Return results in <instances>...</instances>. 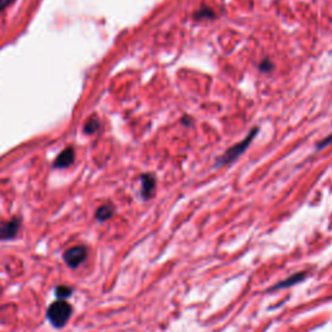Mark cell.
<instances>
[{
    "label": "cell",
    "mask_w": 332,
    "mask_h": 332,
    "mask_svg": "<svg viewBox=\"0 0 332 332\" xmlns=\"http://www.w3.org/2000/svg\"><path fill=\"white\" fill-rule=\"evenodd\" d=\"M73 293V289L70 288V287H66V285H60V287H57L56 288V295L60 299H66V297H69L70 295Z\"/></svg>",
    "instance_id": "10"
},
{
    "label": "cell",
    "mask_w": 332,
    "mask_h": 332,
    "mask_svg": "<svg viewBox=\"0 0 332 332\" xmlns=\"http://www.w3.org/2000/svg\"><path fill=\"white\" fill-rule=\"evenodd\" d=\"M195 17H196V18H205V17H210V18H212V17H214V13H213L210 9L203 8L200 12H197L196 15H195Z\"/></svg>",
    "instance_id": "11"
},
{
    "label": "cell",
    "mask_w": 332,
    "mask_h": 332,
    "mask_svg": "<svg viewBox=\"0 0 332 332\" xmlns=\"http://www.w3.org/2000/svg\"><path fill=\"white\" fill-rule=\"evenodd\" d=\"M74 157H76V152L73 147H68L65 148L63 152L56 157V160L53 162V168L56 169H65L69 168L70 165L74 162Z\"/></svg>",
    "instance_id": "5"
},
{
    "label": "cell",
    "mask_w": 332,
    "mask_h": 332,
    "mask_svg": "<svg viewBox=\"0 0 332 332\" xmlns=\"http://www.w3.org/2000/svg\"><path fill=\"white\" fill-rule=\"evenodd\" d=\"M272 68H274V65L268 60H265L264 63H261L260 65V69L262 72H270V70H272Z\"/></svg>",
    "instance_id": "12"
},
{
    "label": "cell",
    "mask_w": 332,
    "mask_h": 332,
    "mask_svg": "<svg viewBox=\"0 0 332 332\" xmlns=\"http://www.w3.org/2000/svg\"><path fill=\"white\" fill-rule=\"evenodd\" d=\"M114 213V209L111 204H105L101 205L100 208L96 210V220L97 221H107L109 220L111 217L113 216Z\"/></svg>",
    "instance_id": "7"
},
{
    "label": "cell",
    "mask_w": 332,
    "mask_h": 332,
    "mask_svg": "<svg viewBox=\"0 0 332 332\" xmlns=\"http://www.w3.org/2000/svg\"><path fill=\"white\" fill-rule=\"evenodd\" d=\"M257 132H258V127L252 128V131L249 132L248 136H247L243 142H240L239 144L234 145V147H231V148H228L227 152L224 153L223 156L218 158L217 166L230 164V162H232L234 160H236V158L240 156V155H243V153L245 152V149L248 148L249 145H251L253 138L257 135Z\"/></svg>",
    "instance_id": "2"
},
{
    "label": "cell",
    "mask_w": 332,
    "mask_h": 332,
    "mask_svg": "<svg viewBox=\"0 0 332 332\" xmlns=\"http://www.w3.org/2000/svg\"><path fill=\"white\" fill-rule=\"evenodd\" d=\"M15 0H0V12L4 11L9 4H12Z\"/></svg>",
    "instance_id": "13"
},
{
    "label": "cell",
    "mask_w": 332,
    "mask_h": 332,
    "mask_svg": "<svg viewBox=\"0 0 332 332\" xmlns=\"http://www.w3.org/2000/svg\"><path fill=\"white\" fill-rule=\"evenodd\" d=\"M99 126H100V122H99V120H97L96 117H92V118H90V120L86 122V125H84V127H83L84 134H87V135H91V134H94V132H96V130L99 128Z\"/></svg>",
    "instance_id": "8"
},
{
    "label": "cell",
    "mask_w": 332,
    "mask_h": 332,
    "mask_svg": "<svg viewBox=\"0 0 332 332\" xmlns=\"http://www.w3.org/2000/svg\"><path fill=\"white\" fill-rule=\"evenodd\" d=\"M20 224L21 221L18 218H13V220L8 221V222H4V223L0 224V240L13 239L18 234Z\"/></svg>",
    "instance_id": "4"
},
{
    "label": "cell",
    "mask_w": 332,
    "mask_h": 332,
    "mask_svg": "<svg viewBox=\"0 0 332 332\" xmlns=\"http://www.w3.org/2000/svg\"><path fill=\"white\" fill-rule=\"evenodd\" d=\"M156 187V180L152 174H144L142 176V195L144 199H149L153 195Z\"/></svg>",
    "instance_id": "6"
},
{
    "label": "cell",
    "mask_w": 332,
    "mask_h": 332,
    "mask_svg": "<svg viewBox=\"0 0 332 332\" xmlns=\"http://www.w3.org/2000/svg\"><path fill=\"white\" fill-rule=\"evenodd\" d=\"M72 316V306L64 300H59L53 302L48 308L47 316H48L49 322L55 326V327H63L69 320Z\"/></svg>",
    "instance_id": "1"
},
{
    "label": "cell",
    "mask_w": 332,
    "mask_h": 332,
    "mask_svg": "<svg viewBox=\"0 0 332 332\" xmlns=\"http://www.w3.org/2000/svg\"><path fill=\"white\" fill-rule=\"evenodd\" d=\"M86 257H87V249L84 247H73L64 253L65 262L73 269L78 268L86 260Z\"/></svg>",
    "instance_id": "3"
},
{
    "label": "cell",
    "mask_w": 332,
    "mask_h": 332,
    "mask_svg": "<svg viewBox=\"0 0 332 332\" xmlns=\"http://www.w3.org/2000/svg\"><path fill=\"white\" fill-rule=\"evenodd\" d=\"M305 276V272H300V274H295V275H292L291 278H288V279L285 280V282H283V283H280L276 285V288H280V287H288V285H292V284L297 283V282H300L302 278Z\"/></svg>",
    "instance_id": "9"
},
{
    "label": "cell",
    "mask_w": 332,
    "mask_h": 332,
    "mask_svg": "<svg viewBox=\"0 0 332 332\" xmlns=\"http://www.w3.org/2000/svg\"><path fill=\"white\" fill-rule=\"evenodd\" d=\"M331 142H332V134H331V135H330V136H328V138H326V139H323V142H320L319 144L316 145V147H318V148H323L324 145L330 144V143H331Z\"/></svg>",
    "instance_id": "14"
}]
</instances>
